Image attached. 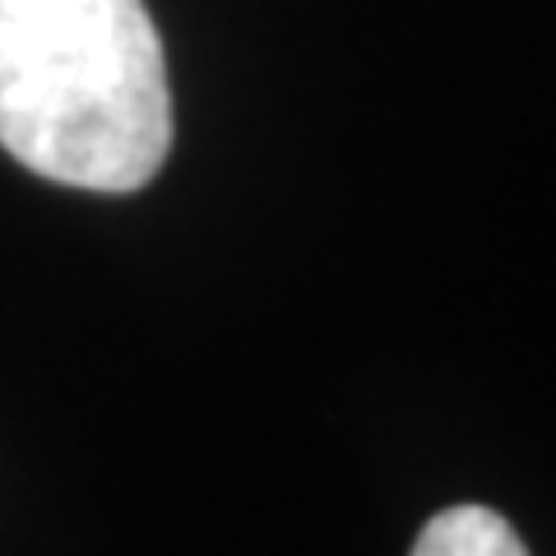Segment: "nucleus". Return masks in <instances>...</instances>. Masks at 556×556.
Listing matches in <instances>:
<instances>
[{
    "label": "nucleus",
    "instance_id": "nucleus-1",
    "mask_svg": "<svg viewBox=\"0 0 556 556\" xmlns=\"http://www.w3.org/2000/svg\"><path fill=\"white\" fill-rule=\"evenodd\" d=\"M0 149L98 195L159 177L172 89L144 0H0Z\"/></svg>",
    "mask_w": 556,
    "mask_h": 556
},
{
    "label": "nucleus",
    "instance_id": "nucleus-2",
    "mask_svg": "<svg viewBox=\"0 0 556 556\" xmlns=\"http://www.w3.org/2000/svg\"><path fill=\"white\" fill-rule=\"evenodd\" d=\"M413 556H529V547L519 543L510 519H501L496 510L450 506L422 525Z\"/></svg>",
    "mask_w": 556,
    "mask_h": 556
}]
</instances>
